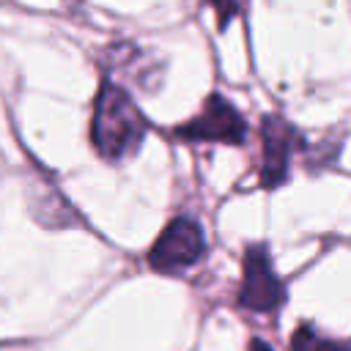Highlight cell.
Here are the masks:
<instances>
[{
  "label": "cell",
  "mask_w": 351,
  "mask_h": 351,
  "mask_svg": "<svg viewBox=\"0 0 351 351\" xmlns=\"http://www.w3.org/2000/svg\"><path fill=\"white\" fill-rule=\"evenodd\" d=\"M261 165H258V184L263 189H277L291 181L293 159L307 148L302 132L277 112L261 118Z\"/></svg>",
  "instance_id": "cell-5"
},
{
  "label": "cell",
  "mask_w": 351,
  "mask_h": 351,
  "mask_svg": "<svg viewBox=\"0 0 351 351\" xmlns=\"http://www.w3.org/2000/svg\"><path fill=\"white\" fill-rule=\"evenodd\" d=\"M247 351H274L263 337H250V343H247Z\"/></svg>",
  "instance_id": "cell-8"
},
{
  "label": "cell",
  "mask_w": 351,
  "mask_h": 351,
  "mask_svg": "<svg viewBox=\"0 0 351 351\" xmlns=\"http://www.w3.org/2000/svg\"><path fill=\"white\" fill-rule=\"evenodd\" d=\"M285 302L288 288L274 269L269 247L263 241L247 244L241 255V285L236 291V304L255 315H271Z\"/></svg>",
  "instance_id": "cell-3"
},
{
  "label": "cell",
  "mask_w": 351,
  "mask_h": 351,
  "mask_svg": "<svg viewBox=\"0 0 351 351\" xmlns=\"http://www.w3.org/2000/svg\"><path fill=\"white\" fill-rule=\"evenodd\" d=\"M247 118L233 101L222 93H208L203 107L184 123L170 129V137L178 143H219V145H244L247 143Z\"/></svg>",
  "instance_id": "cell-4"
},
{
  "label": "cell",
  "mask_w": 351,
  "mask_h": 351,
  "mask_svg": "<svg viewBox=\"0 0 351 351\" xmlns=\"http://www.w3.org/2000/svg\"><path fill=\"white\" fill-rule=\"evenodd\" d=\"M145 134L148 121L132 93L112 77H104L90 112V145L96 156L110 165H121L140 151Z\"/></svg>",
  "instance_id": "cell-1"
},
{
  "label": "cell",
  "mask_w": 351,
  "mask_h": 351,
  "mask_svg": "<svg viewBox=\"0 0 351 351\" xmlns=\"http://www.w3.org/2000/svg\"><path fill=\"white\" fill-rule=\"evenodd\" d=\"M211 5L217 11V16H219V27H225L228 19H233L236 11H239V3L236 0H211Z\"/></svg>",
  "instance_id": "cell-7"
},
{
  "label": "cell",
  "mask_w": 351,
  "mask_h": 351,
  "mask_svg": "<svg viewBox=\"0 0 351 351\" xmlns=\"http://www.w3.org/2000/svg\"><path fill=\"white\" fill-rule=\"evenodd\" d=\"M208 252L203 225L189 214H176L154 239L148 250V266L156 274L178 277L195 269Z\"/></svg>",
  "instance_id": "cell-2"
},
{
  "label": "cell",
  "mask_w": 351,
  "mask_h": 351,
  "mask_svg": "<svg viewBox=\"0 0 351 351\" xmlns=\"http://www.w3.org/2000/svg\"><path fill=\"white\" fill-rule=\"evenodd\" d=\"M291 351H351V343L343 337L324 335L313 324H302L291 335Z\"/></svg>",
  "instance_id": "cell-6"
}]
</instances>
